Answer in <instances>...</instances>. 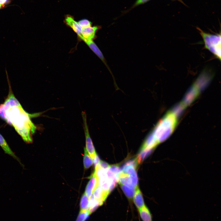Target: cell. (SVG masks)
<instances>
[{
    "mask_svg": "<svg viewBox=\"0 0 221 221\" xmlns=\"http://www.w3.org/2000/svg\"><path fill=\"white\" fill-rule=\"evenodd\" d=\"M90 178V180L87 185L85 192L89 198L92 195L94 190L98 185V178L94 173Z\"/></svg>",
    "mask_w": 221,
    "mask_h": 221,
    "instance_id": "8",
    "label": "cell"
},
{
    "mask_svg": "<svg viewBox=\"0 0 221 221\" xmlns=\"http://www.w3.org/2000/svg\"><path fill=\"white\" fill-rule=\"evenodd\" d=\"M92 160L94 165L95 166L99 165L100 161V159L97 155L95 158L92 159Z\"/></svg>",
    "mask_w": 221,
    "mask_h": 221,
    "instance_id": "24",
    "label": "cell"
},
{
    "mask_svg": "<svg viewBox=\"0 0 221 221\" xmlns=\"http://www.w3.org/2000/svg\"><path fill=\"white\" fill-rule=\"evenodd\" d=\"M179 0L181 1V0Z\"/></svg>",
    "mask_w": 221,
    "mask_h": 221,
    "instance_id": "27",
    "label": "cell"
},
{
    "mask_svg": "<svg viewBox=\"0 0 221 221\" xmlns=\"http://www.w3.org/2000/svg\"><path fill=\"white\" fill-rule=\"evenodd\" d=\"M149 0H137L135 4L134 5L133 7H134L139 5L143 4Z\"/></svg>",
    "mask_w": 221,
    "mask_h": 221,
    "instance_id": "23",
    "label": "cell"
},
{
    "mask_svg": "<svg viewBox=\"0 0 221 221\" xmlns=\"http://www.w3.org/2000/svg\"><path fill=\"white\" fill-rule=\"evenodd\" d=\"M201 36L204 44V48L211 52L220 60H221V33L212 34L203 31L197 28Z\"/></svg>",
    "mask_w": 221,
    "mask_h": 221,
    "instance_id": "2",
    "label": "cell"
},
{
    "mask_svg": "<svg viewBox=\"0 0 221 221\" xmlns=\"http://www.w3.org/2000/svg\"><path fill=\"white\" fill-rule=\"evenodd\" d=\"M138 164L136 159L131 160L126 162L122 169L123 172L130 176L132 183L135 187L138 186V177L136 169Z\"/></svg>",
    "mask_w": 221,
    "mask_h": 221,
    "instance_id": "4",
    "label": "cell"
},
{
    "mask_svg": "<svg viewBox=\"0 0 221 221\" xmlns=\"http://www.w3.org/2000/svg\"><path fill=\"white\" fill-rule=\"evenodd\" d=\"M153 149H146L140 150V152L136 158L139 164L147 157L152 152Z\"/></svg>",
    "mask_w": 221,
    "mask_h": 221,
    "instance_id": "15",
    "label": "cell"
},
{
    "mask_svg": "<svg viewBox=\"0 0 221 221\" xmlns=\"http://www.w3.org/2000/svg\"><path fill=\"white\" fill-rule=\"evenodd\" d=\"M138 211L140 217L143 221H152L150 212L145 205L138 210Z\"/></svg>",
    "mask_w": 221,
    "mask_h": 221,
    "instance_id": "14",
    "label": "cell"
},
{
    "mask_svg": "<svg viewBox=\"0 0 221 221\" xmlns=\"http://www.w3.org/2000/svg\"><path fill=\"white\" fill-rule=\"evenodd\" d=\"M84 156L83 157V164L84 168L87 169L91 166L93 163V160L85 148H84Z\"/></svg>",
    "mask_w": 221,
    "mask_h": 221,
    "instance_id": "18",
    "label": "cell"
},
{
    "mask_svg": "<svg viewBox=\"0 0 221 221\" xmlns=\"http://www.w3.org/2000/svg\"><path fill=\"white\" fill-rule=\"evenodd\" d=\"M133 198L134 202L138 210L145 205L142 193L138 186L136 188L135 192Z\"/></svg>",
    "mask_w": 221,
    "mask_h": 221,
    "instance_id": "12",
    "label": "cell"
},
{
    "mask_svg": "<svg viewBox=\"0 0 221 221\" xmlns=\"http://www.w3.org/2000/svg\"><path fill=\"white\" fill-rule=\"evenodd\" d=\"M85 43L105 64L106 63L103 53L93 41L87 42Z\"/></svg>",
    "mask_w": 221,
    "mask_h": 221,
    "instance_id": "13",
    "label": "cell"
},
{
    "mask_svg": "<svg viewBox=\"0 0 221 221\" xmlns=\"http://www.w3.org/2000/svg\"><path fill=\"white\" fill-rule=\"evenodd\" d=\"M10 86V91L7 98L4 103L0 105V117L4 120L5 118V112L9 108L14 106H22L11 90Z\"/></svg>",
    "mask_w": 221,
    "mask_h": 221,
    "instance_id": "5",
    "label": "cell"
},
{
    "mask_svg": "<svg viewBox=\"0 0 221 221\" xmlns=\"http://www.w3.org/2000/svg\"><path fill=\"white\" fill-rule=\"evenodd\" d=\"M64 22L68 27L70 28L77 35L78 40L81 36L82 28L78 21L74 19V17L70 14H67L64 16Z\"/></svg>",
    "mask_w": 221,
    "mask_h": 221,
    "instance_id": "7",
    "label": "cell"
},
{
    "mask_svg": "<svg viewBox=\"0 0 221 221\" xmlns=\"http://www.w3.org/2000/svg\"><path fill=\"white\" fill-rule=\"evenodd\" d=\"M81 114L83 121V129L86 139L85 149L92 159H93L95 158L97 154L90 135L87 122L86 114L84 111H82Z\"/></svg>",
    "mask_w": 221,
    "mask_h": 221,
    "instance_id": "3",
    "label": "cell"
},
{
    "mask_svg": "<svg viewBox=\"0 0 221 221\" xmlns=\"http://www.w3.org/2000/svg\"><path fill=\"white\" fill-rule=\"evenodd\" d=\"M109 169L112 172L116 175H119L122 172L121 170L117 165H110Z\"/></svg>",
    "mask_w": 221,
    "mask_h": 221,
    "instance_id": "21",
    "label": "cell"
},
{
    "mask_svg": "<svg viewBox=\"0 0 221 221\" xmlns=\"http://www.w3.org/2000/svg\"><path fill=\"white\" fill-rule=\"evenodd\" d=\"M0 146L2 148L5 153L12 157L13 158L17 161L20 165L23 166V165L21 163L20 159L16 156L14 152L12 150L10 147L7 143L3 137L0 134Z\"/></svg>",
    "mask_w": 221,
    "mask_h": 221,
    "instance_id": "9",
    "label": "cell"
},
{
    "mask_svg": "<svg viewBox=\"0 0 221 221\" xmlns=\"http://www.w3.org/2000/svg\"><path fill=\"white\" fill-rule=\"evenodd\" d=\"M98 165L100 168L105 169H108L110 166L107 163L101 161Z\"/></svg>",
    "mask_w": 221,
    "mask_h": 221,
    "instance_id": "22",
    "label": "cell"
},
{
    "mask_svg": "<svg viewBox=\"0 0 221 221\" xmlns=\"http://www.w3.org/2000/svg\"><path fill=\"white\" fill-rule=\"evenodd\" d=\"M40 114H29L26 112L22 106H14L6 111L4 120L13 126L25 142L30 143L32 142V135L36 129L30 118L37 117Z\"/></svg>",
    "mask_w": 221,
    "mask_h": 221,
    "instance_id": "1",
    "label": "cell"
},
{
    "mask_svg": "<svg viewBox=\"0 0 221 221\" xmlns=\"http://www.w3.org/2000/svg\"><path fill=\"white\" fill-rule=\"evenodd\" d=\"M120 185L126 196L129 200H131L135 194L136 188H131L123 184H120Z\"/></svg>",
    "mask_w": 221,
    "mask_h": 221,
    "instance_id": "17",
    "label": "cell"
},
{
    "mask_svg": "<svg viewBox=\"0 0 221 221\" xmlns=\"http://www.w3.org/2000/svg\"><path fill=\"white\" fill-rule=\"evenodd\" d=\"M89 199L84 193L82 195L80 204V211H84L89 210Z\"/></svg>",
    "mask_w": 221,
    "mask_h": 221,
    "instance_id": "16",
    "label": "cell"
},
{
    "mask_svg": "<svg viewBox=\"0 0 221 221\" xmlns=\"http://www.w3.org/2000/svg\"><path fill=\"white\" fill-rule=\"evenodd\" d=\"M92 194L95 200L103 204L109 193L103 190L98 185L94 190Z\"/></svg>",
    "mask_w": 221,
    "mask_h": 221,
    "instance_id": "10",
    "label": "cell"
},
{
    "mask_svg": "<svg viewBox=\"0 0 221 221\" xmlns=\"http://www.w3.org/2000/svg\"><path fill=\"white\" fill-rule=\"evenodd\" d=\"M100 28V26L95 25L82 29L81 36L79 40L83 41L85 43L93 41L96 37L97 32Z\"/></svg>",
    "mask_w": 221,
    "mask_h": 221,
    "instance_id": "6",
    "label": "cell"
},
{
    "mask_svg": "<svg viewBox=\"0 0 221 221\" xmlns=\"http://www.w3.org/2000/svg\"><path fill=\"white\" fill-rule=\"evenodd\" d=\"M7 0H0V4L4 5L7 2Z\"/></svg>",
    "mask_w": 221,
    "mask_h": 221,
    "instance_id": "25",
    "label": "cell"
},
{
    "mask_svg": "<svg viewBox=\"0 0 221 221\" xmlns=\"http://www.w3.org/2000/svg\"><path fill=\"white\" fill-rule=\"evenodd\" d=\"M90 214L89 210L80 211L76 221H85Z\"/></svg>",
    "mask_w": 221,
    "mask_h": 221,
    "instance_id": "19",
    "label": "cell"
},
{
    "mask_svg": "<svg viewBox=\"0 0 221 221\" xmlns=\"http://www.w3.org/2000/svg\"><path fill=\"white\" fill-rule=\"evenodd\" d=\"M118 182L120 184H123L131 188H136L133 185L130 176L123 172L118 175Z\"/></svg>",
    "mask_w": 221,
    "mask_h": 221,
    "instance_id": "11",
    "label": "cell"
},
{
    "mask_svg": "<svg viewBox=\"0 0 221 221\" xmlns=\"http://www.w3.org/2000/svg\"><path fill=\"white\" fill-rule=\"evenodd\" d=\"M3 5L0 4V9L2 8V6Z\"/></svg>",
    "mask_w": 221,
    "mask_h": 221,
    "instance_id": "26",
    "label": "cell"
},
{
    "mask_svg": "<svg viewBox=\"0 0 221 221\" xmlns=\"http://www.w3.org/2000/svg\"><path fill=\"white\" fill-rule=\"evenodd\" d=\"M82 29L92 26V23L86 19H81L78 21Z\"/></svg>",
    "mask_w": 221,
    "mask_h": 221,
    "instance_id": "20",
    "label": "cell"
}]
</instances>
